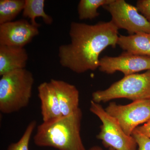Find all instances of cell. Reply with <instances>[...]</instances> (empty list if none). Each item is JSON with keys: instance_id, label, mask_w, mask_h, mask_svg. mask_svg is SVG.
<instances>
[{"instance_id": "obj_1", "label": "cell", "mask_w": 150, "mask_h": 150, "mask_svg": "<svg viewBox=\"0 0 150 150\" xmlns=\"http://www.w3.org/2000/svg\"><path fill=\"white\" fill-rule=\"evenodd\" d=\"M118 32L111 21L94 25L72 22L71 42L59 47L60 64L77 74L98 69L100 54L108 46L115 48Z\"/></svg>"}, {"instance_id": "obj_2", "label": "cell", "mask_w": 150, "mask_h": 150, "mask_svg": "<svg viewBox=\"0 0 150 150\" xmlns=\"http://www.w3.org/2000/svg\"><path fill=\"white\" fill-rule=\"evenodd\" d=\"M82 116L79 108L68 116L43 122L37 126L33 137L34 144L38 146L59 150H87L81 137Z\"/></svg>"}, {"instance_id": "obj_3", "label": "cell", "mask_w": 150, "mask_h": 150, "mask_svg": "<svg viewBox=\"0 0 150 150\" xmlns=\"http://www.w3.org/2000/svg\"><path fill=\"white\" fill-rule=\"evenodd\" d=\"M34 79L25 69L15 70L0 79V111L4 114L16 112L26 107L32 96Z\"/></svg>"}, {"instance_id": "obj_4", "label": "cell", "mask_w": 150, "mask_h": 150, "mask_svg": "<svg viewBox=\"0 0 150 150\" xmlns=\"http://www.w3.org/2000/svg\"><path fill=\"white\" fill-rule=\"evenodd\" d=\"M92 96V100L98 103L121 98L133 101L150 99V70L124 76L106 89L94 92Z\"/></svg>"}, {"instance_id": "obj_5", "label": "cell", "mask_w": 150, "mask_h": 150, "mask_svg": "<svg viewBox=\"0 0 150 150\" xmlns=\"http://www.w3.org/2000/svg\"><path fill=\"white\" fill-rule=\"evenodd\" d=\"M90 110L102 122L97 138L102 141L105 147L116 150H137L138 146L134 137L126 135L117 120L100 104L91 100Z\"/></svg>"}, {"instance_id": "obj_6", "label": "cell", "mask_w": 150, "mask_h": 150, "mask_svg": "<svg viewBox=\"0 0 150 150\" xmlns=\"http://www.w3.org/2000/svg\"><path fill=\"white\" fill-rule=\"evenodd\" d=\"M110 13L111 21L118 29L126 30L129 35L139 33H150V23L137 7L124 0H113L103 6Z\"/></svg>"}, {"instance_id": "obj_7", "label": "cell", "mask_w": 150, "mask_h": 150, "mask_svg": "<svg viewBox=\"0 0 150 150\" xmlns=\"http://www.w3.org/2000/svg\"><path fill=\"white\" fill-rule=\"evenodd\" d=\"M105 110L117 120L125 134L131 136L139 125L150 120V99L133 101L126 105L111 102Z\"/></svg>"}, {"instance_id": "obj_8", "label": "cell", "mask_w": 150, "mask_h": 150, "mask_svg": "<svg viewBox=\"0 0 150 150\" xmlns=\"http://www.w3.org/2000/svg\"><path fill=\"white\" fill-rule=\"evenodd\" d=\"M98 69L102 72L113 74L120 71L124 76L150 70V57L125 52L117 57L105 56L100 59Z\"/></svg>"}, {"instance_id": "obj_9", "label": "cell", "mask_w": 150, "mask_h": 150, "mask_svg": "<svg viewBox=\"0 0 150 150\" xmlns=\"http://www.w3.org/2000/svg\"><path fill=\"white\" fill-rule=\"evenodd\" d=\"M39 33L38 27L26 20L0 24V45L24 47Z\"/></svg>"}, {"instance_id": "obj_10", "label": "cell", "mask_w": 150, "mask_h": 150, "mask_svg": "<svg viewBox=\"0 0 150 150\" xmlns=\"http://www.w3.org/2000/svg\"><path fill=\"white\" fill-rule=\"evenodd\" d=\"M50 82L58 98L63 116L71 115L79 108V92L75 86L54 79Z\"/></svg>"}, {"instance_id": "obj_11", "label": "cell", "mask_w": 150, "mask_h": 150, "mask_svg": "<svg viewBox=\"0 0 150 150\" xmlns=\"http://www.w3.org/2000/svg\"><path fill=\"white\" fill-rule=\"evenodd\" d=\"M38 91L43 122H48L63 116L58 98L50 82H44L40 84L38 87Z\"/></svg>"}, {"instance_id": "obj_12", "label": "cell", "mask_w": 150, "mask_h": 150, "mask_svg": "<svg viewBox=\"0 0 150 150\" xmlns=\"http://www.w3.org/2000/svg\"><path fill=\"white\" fill-rule=\"evenodd\" d=\"M28 59L24 47L0 45V76L25 69Z\"/></svg>"}, {"instance_id": "obj_13", "label": "cell", "mask_w": 150, "mask_h": 150, "mask_svg": "<svg viewBox=\"0 0 150 150\" xmlns=\"http://www.w3.org/2000/svg\"><path fill=\"white\" fill-rule=\"evenodd\" d=\"M117 45L126 52L150 57V33H139L119 35Z\"/></svg>"}, {"instance_id": "obj_14", "label": "cell", "mask_w": 150, "mask_h": 150, "mask_svg": "<svg viewBox=\"0 0 150 150\" xmlns=\"http://www.w3.org/2000/svg\"><path fill=\"white\" fill-rule=\"evenodd\" d=\"M44 4V0H25L23 16L24 17L30 18L31 24L36 27L39 28L40 25L35 21L37 17L42 18L46 24H52L53 18L45 13Z\"/></svg>"}, {"instance_id": "obj_15", "label": "cell", "mask_w": 150, "mask_h": 150, "mask_svg": "<svg viewBox=\"0 0 150 150\" xmlns=\"http://www.w3.org/2000/svg\"><path fill=\"white\" fill-rule=\"evenodd\" d=\"M25 0H1L0 24L12 21L24 8Z\"/></svg>"}, {"instance_id": "obj_16", "label": "cell", "mask_w": 150, "mask_h": 150, "mask_svg": "<svg viewBox=\"0 0 150 150\" xmlns=\"http://www.w3.org/2000/svg\"><path fill=\"white\" fill-rule=\"evenodd\" d=\"M113 0H81L78 6L80 20L93 19L99 16L98 9L112 2Z\"/></svg>"}, {"instance_id": "obj_17", "label": "cell", "mask_w": 150, "mask_h": 150, "mask_svg": "<svg viewBox=\"0 0 150 150\" xmlns=\"http://www.w3.org/2000/svg\"><path fill=\"white\" fill-rule=\"evenodd\" d=\"M36 125V121L34 120L31 121L28 125L22 137L18 142L11 144L6 150H29L30 141Z\"/></svg>"}, {"instance_id": "obj_18", "label": "cell", "mask_w": 150, "mask_h": 150, "mask_svg": "<svg viewBox=\"0 0 150 150\" xmlns=\"http://www.w3.org/2000/svg\"><path fill=\"white\" fill-rule=\"evenodd\" d=\"M131 136L136 140L138 150H150V138L141 134L136 129L133 131Z\"/></svg>"}, {"instance_id": "obj_19", "label": "cell", "mask_w": 150, "mask_h": 150, "mask_svg": "<svg viewBox=\"0 0 150 150\" xmlns=\"http://www.w3.org/2000/svg\"><path fill=\"white\" fill-rule=\"evenodd\" d=\"M136 7L150 23V0H139Z\"/></svg>"}, {"instance_id": "obj_20", "label": "cell", "mask_w": 150, "mask_h": 150, "mask_svg": "<svg viewBox=\"0 0 150 150\" xmlns=\"http://www.w3.org/2000/svg\"><path fill=\"white\" fill-rule=\"evenodd\" d=\"M136 129L141 134L150 138V120L143 126L137 127Z\"/></svg>"}, {"instance_id": "obj_21", "label": "cell", "mask_w": 150, "mask_h": 150, "mask_svg": "<svg viewBox=\"0 0 150 150\" xmlns=\"http://www.w3.org/2000/svg\"><path fill=\"white\" fill-rule=\"evenodd\" d=\"M88 150H103L100 147L98 146H94L92 147Z\"/></svg>"}, {"instance_id": "obj_22", "label": "cell", "mask_w": 150, "mask_h": 150, "mask_svg": "<svg viewBox=\"0 0 150 150\" xmlns=\"http://www.w3.org/2000/svg\"><path fill=\"white\" fill-rule=\"evenodd\" d=\"M108 150H116L115 149H112V148H109V149H108Z\"/></svg>"}]
</instances>
